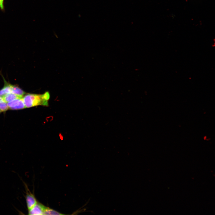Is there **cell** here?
Listing matches in <instances>:
<instances>
[{"label":"cell","instance_id":"2","mask_svg":"<svg viewBox=\"0 0 215 215\" xmlns=\"http://www.w3.org/2000/svg\"><path fill=\"white\" fill-rule=\"evenodd\" d=\"M26 191L25 199L27 208L28 211L30 210L37 203V201L33 194L31 193L27 186L24 183Z\"/></svg>","mask_w":215,"mask_h":215},{"label":"cell","instance_id":"12","mask_svg":"<svg viewBox=\"0 0 215 215\" xmlns=\"http://www.w3.org/2000/svg\"><path fill=\"white\" fill-rule=\"evenodd\" d=\"M2 98L1 97H0V101H1V100H2Z\"/></svg>","mask_w":215,"mask_h":215},{"label":"cell","instance_id":"9","mask_svg":"<svg viewBox=\"0 0 215 215\" xmlns=\"http://www.w3.org/2000/svg\"><path fill=\"white\" fill-rule=\"evenodd\" d=\"M9 109L7 103L2 99L0 101V110L1 112H4Z\"/></svg>","mask_w":215,"mask_h":215},{"label":"cell","instance_id":"10","mask_svg":"<svg viewBox=\"0 0 215 215\" xmlns=\"http://www.w3.org/2000/svg\"><path fill=\"white\" fill-rule=\"evenodd\" d=\"M3 1L4 0H0V2L1 4V6L2 8L4 9V7L3 5Z\"/></svg>","mask_w":215,"mask_h":215},{"label":"cell","instance_id":"13","mask_svg":"<svg viewBox=\"0 0 215 215\" xmlns=\"http://www.w3.org/2000/svg\"><path fill=\"white\" fill-rule=\"evenodd\" d=\"M1 112V111L0 110V113Z\"/></svg>","mask_w":215,"mask_h":215},{"label":"cell","instance_id":"8","mask_svg":"<svg viewBox=\"0 0 215 215\" xmlns=\"http://www.w3.org/2000/svg\"><path fill=\"white\" fill-rule=\"evenodd\" d=\"M57 211L50 208L48 207H46L44 212V215H63Z\"/></svg>","mask_w":215,"mask_h":215},{"label":"cell","instance_id":"4","mask_svg":"<svg viewBox=\"0 0 215 215\" xmlns=\"http://www.w3.org/2000/svg\"><path fill=\"white\" fill-rule=\"evenodd\" d=\"M9 109L12 110L23 109L25 108L22 99H14L7 103Z\"/></svg>","mask_w":215,"mask_h":215},{"label":"cell","instance_id":"11","mask_svg":"<svg viewBox=\"0 0 215 215\" xmlns=\"http://www.w3.org/2000/svg\"><path fill=\"white\" fill-rule=\"evenodd\" d=\"M0 8H1V9L2 10H3V9L1 6V5L0 2Z\"/></svg>","mask_w":215,"mask_h":215},{"label":"cell","instance_id":"1","mask_svg":"<svg viewBox=\"0 0 215 215\" xmlns=\"http://www.w3.org/2000/svg\"><path fill=\"white\" fill-rule=\"evenodd\" d=\"M50 96L49 92L46 91L42 94L28 93L22 99L25 108L39 105L48 107Z\"/></svg>","mask_w":215,"mask_h":215},{"label":"cell","instance_id":"3","mask_svg":"<svg viewBox=\"0 0 215 215\" xmlns=\"http://www.w3.org/2000/svg\"><path fill=\"white\" fill-rule=\"evenodd\" d=\"M47 207L38 202L30 210L28 211L29 215H44Z\"/></svg>","mask_w":215,"mask_h":215},{"label":"cell","instance_id":"7","mask_svg":"<svg viewBox=\"0 0 215 215\" xmlns=\"http://www.w3.org/2000/svg\"><path fill=\"white\" fill-rule=\"evenodd\" d=\"M4 85V87L0 90V97H1L4 95L11 93V85L5 82Z\"/></svg>","mask_w":215,"mask_h":215},{"label":"cell","instance_id":"5","mask_svg":"<svg viewBox=\"0 0 215 215\" xmlns=\"http://www.w3.org/2000/svg\"><path fill=\"white\" fill-rule=\"evenodd\" d=\"M1 98L2 100L7 103L14 99L22 98L12 93L6 94L2 96Z\"/></svg>","mask_w":215,"mask_h":215},{"label":"cell","instance_id":"6","mask_svg":"<svg viewBox=\"0 0 215 215\" xmlns=\"http://www.w3.org/2000/svg\"><path fill=\"white\" fill-rule=\"evenodd\" d=\"M11 93H13L19 97L22 98L26 93L22 89L17 86L11 85Z\"/></svg>","mask_w":215,"mask_h":215}]
</instances>
